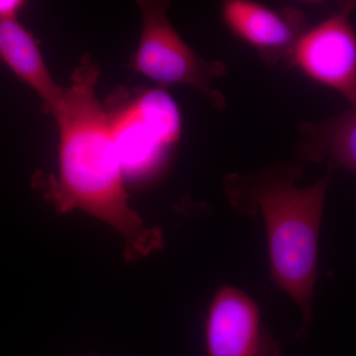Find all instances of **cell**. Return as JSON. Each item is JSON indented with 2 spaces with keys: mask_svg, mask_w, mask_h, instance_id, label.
I'll list each match as a JSON object with an SVG mask.
<instances>
[{
  "mask_svg": "<svg viewBox=\"0 0 356 356\" xmlns=\"http://www.w3.org/2000/svg\"><path fill=\"white\" fill-rule=\"evenodd\" d=\"M304 172L300 161H283L224 178L225 197L238 213L261 215L266 227L271 277L298 307L297 337L305 343L314 318V294L325 198L332 175L307 187L297 186Z\"/></svg>",
  "mask_w": 356,
  "mask_h": 356,
  "instance_id": "7a4b0ae2",
  "label": "cell"
},
{
  "mask_svg": "<svg viewBox=\"0 0 356 356\" xmlns=\"http://www.w3.org/2000/svg\"><path fill=\"white\" fill-rule=\"evenodd\" d=\"M207 356H282V348L261 322L257 302L238 288L217 290L205 323Z\"/></svg>",
  "mask_w": 356,
  "mask_h": 356,
  "instance_id": "8992f818",
  "label": "cell"
},
{
  "mask_svg": "<svg viewBox=\"0 0 356 356\" xmlns=\"http://www.w3.org/2000/svg\"><path fill=\"white\" fill-rule=\"evenodd\" d=\"M0 58L20 81L43 99L51 114L64 95L47 67L38 42L17 18L0 19Z\"/></svg>",
  "mask_w": 356,
  "mask_h": 356,
  "instance_id": "9c48e42d",
  "label": "cell"
},
{
  "mask_svg": "<svg viewBox=\"0 0 356 356\" xmlns=\"http://www.w3.org/2000/svg\"><path fill=\"white\" fill-rule=\"evenodd\" d=\"M99 76L84 54L51 114L58 129V175L47 181L44 195L58 212L83 211L113 228L123 238L126 259L136 261L161 250L165 240L130 205L107 112L96 97Z\"/></svg>",
  "mask_w": 356,
  "mask_h": 356,
  "instance_id": "6da1fadb",
  "label": "cell"
},
{
  "mask_svg": "<svg viewBox=\"0 0 356 356\" xmlns=\"http://www.w3.org/2000/svg\"><path fill=\"white\" fill-rule=\"evenodd\" d=\"M355 4H341L336 13L299 40L291 67L315 83L331 88L356 107V37L350 15Z\"/></svg>",
  "mask_w": 356,
  "mask_h": 356,
  "instance_id": "5b68a950",
  "label": "cell"
},
{
  "mask_svg": "<svg viewBox=\"0 0 356 356\" xmlns=\"http://www.w3.org/2000/svg\"><path fill=\"white\" fill-rule=\"evenodd\" d=\"M137 3L142 30L131 69L159 88L185 86L196 89L214 108L226 109V98L213 83L228 74V65L222 60H205L181 38L166 14L170 2L145 0Z\"/></svg>",
  "mask_w": 356,
  "mask_h": 356,
  "instance_id": "3957f363",
  "label": "cell"
},
{
  "mask_svg": "<svg viewBox=\"0 0 356 356\" xmlns=\"http://www.w3.org/2000/svg\"><path fill=\"white\" fill-rule=\"evenodd\" d=\"M300 140L295 153L300 163L327 161V170L336 172L356 170V107L320 121L299 124Z\"/></svg>",
  "mask_w": 356,
  "mask_h": 356,
  "instance_id": "ba28073f",
  "label": "cell"
},
{
  "mask_svg": "<svg viewBox=\"0 0 356 356\" xmlns=\"http://www.w3.org/2000/svg\"><path fill=\"white\" fill-rule=\"evenodd\" d=\"M221 11L229 31L252 47L267 67H291L295 48L307 30L303 11L248 0H227Z\"/></svg>",
  "mask_w": 356,
  "mask_h": 356,
  "instance_id": "52a82bcc",
  "label": "cell"
},
{
  "mask_svg": "<svg viewBox=\"0 0 356 356\" xmlns=\"http://www.w3.org/2000/svg\"><path fill=\"white\" fill-rule=\"evenodd\" d=\"M24 6L25 1L21 0H0V19L17 18Z\"/></svg>",
  "mask_w": 356,
  "mask_h": 356,
  "instance_id": "30bf717a",
  "label": "cell"
},
{
  "mask_svg": "<svg viewBox=\"0 0 356 356\" xmlns=\"http://www.w3.org/2000/svg\"><path fill=\"white\" fill-rule=\"evenodd\" d=\"M114 102L107 117L125 178L151 175L179 139L177 103L159 88L120 90Z\"/></svg>",
  "mask_w": 356,
  "mask_h": 356,
  "instance_id": "277c9868",
  "label": "cell"
}]
</instances>
